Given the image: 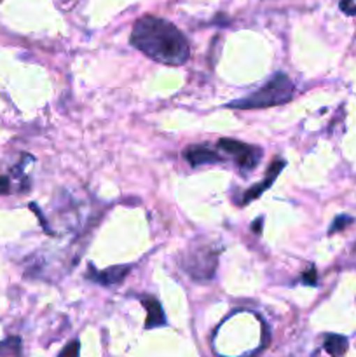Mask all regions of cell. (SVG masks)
Listing matches in <instances>:
<instances>
[{
    "label": "cell",
    "mask_w": 356,
    "mask_h": 357,
    "mask_svg": "<svg viewBox=\"0 0 356 357\" xmlns=\"http://www.w3.org/2000/svg\"><path fill=\"white\" fill-rule=\"evenodd\" d=\"M129 42L133 47L161 65H184L191 56L185 35L163 17H140L133 26Z\"/></svg>",
    "instance_id": "1"
},
{
    "label": "cell",
    "mask_w": 356,
    "mask_h": 357,
    "mask_svg": "<svg viewBox=\"0 0 356 357\" xmlns=\"http://www.w3.org/2000/svg\"><path fill=\"white\" fill-rule=\"evenodd\" d=\"M293 94V82L285 73H276L272 75L260 89L251 93L250 96L243 100L230 101L227 107L239 108V110H255V108H269L285 105L292 100Z\"/></svg>",
    "instance_id": "2"
},
{
    "label": "cell",
    "mask_w": 356,
    "mask_h": 357,
    "mask_svg": "<svg viewBox=\"0 0 356 357\" xmlns=\"http://www.w3.org/2000/svg\"><path fill=\"white\" fill-rule=\"evenodd\" d=\"M216 146H218L220 152L234 159L236 167L243 174H250L251 171L257 169V166L262 160V155H264L262 149H258V146L248 145V143L232 138H220Z\"/></svg>",
    "instance_id": "3"
},
{
    "label": "cell",
    "mask_w": 356,
    "mask_h": 357,
    "mask_svg": "<svg viewBox=\"0 0 356 357\" xmlns=\"http://www.w3.org/2000/svg\"><path fill=\"white\" fill-rule=\"evenodd\" d=\"M216 258H218V250L213 246L192 248L185 257L181 267L188 272L195 281H209L216 271Z\"/></svg>",
    "instance_id": "4"
},
{
    "label": "cell",
    "mask_w": 356,
    "mask_h": 357,
    "mask_svg": "<svg viewBox=\"0 0 356 357\" xmlns=\"http://www.w3.org/2000/svg\"><path fill=\"white\" fill-rule=\"evenodd\" d=\"M28 159V155L23 157L20 164L13 167L9 173H0V194H10V192H23L28 190V176L24 174V160Z\"/></svg>",
    "instance_id": "5"
},
{
    "label": "cell",
    "mask_w": 356,
    "mask_h": 357,
    "mask_svg": "<svg viewBox=\"0 0 356 357\" xmlns=\"http://www.w3.org/2000/svg\"><path fill=\"white\" fill-rule=\"evenodd\" d=\"M131 267L129 265H112V267L105 268V271H96L93 268V265L87 267V279L96 284L101 286H114L119 284L121 281H124L126 275L129 274Z\"/></svg>",
    "instance_id": "6"
},
{
    "label": "cell",
    "mask_w": 356,
    "mask_h": 357,
    "mask_svg": "<svg viewBox=\"0 0 356 357\" xmlns=\"http://www.w3.org/2000/svg\"><path fill=\"white\" fill-rule=\"evenodd\" d=\"M285 164L286 162L283 159L272 160L271 166H269V169H267V174H265V180L260 181V183L253 185V187H251V188H248V190L244 192L243 201H241V204H248V202H251V201H255V199L260 197V195L264 194L265 190H269V188L272 187V183H274V181H276V178H278L279 173H281V171H283Z\"/></svg>",
    "instance_id": "7"
},
{
    "label": "cell",
    "mask_w": 356,
    "mask_h": 357,
    "mask_svg": "<svg viewBox=\"0 0 356 357\" xmlns=\"http://www.w3.org/2000/svg\"><path fill=\"white\" fill-rule=\"evenodd\" d=\"M184 157L192 167L209 166V164H218V162H223V160H225L218 152H215V150L209 149V146H206V145L187 146L184 152Z\"/></svg>",
    "instance_id": "8"
},
{
    "label": "cell",
    "mask_w": 356,
    "mask_h": 357,
    "mask_svg": "<svg viewBox=\"0 0 356 357\" xmlns=\"http://www.w3.org/2000/svg\"><path fill=\"white\" fill-rule=\"evenodd\" d=\"M142 303L147 310V321H145L147 330H154V328L166 326L168 324L166 314H164L163 305H161L156 298H152V296H147V298H142Z\"/></svg>",
    "instance_id": "9"
},
{
    "label": "cell",
    "mask_w": 356,
    "mask_h": 357,
    "mask_svg": "<svg viewBox=\"0 0 356 357\" xmlns=\"http://www.w3.org/2000/svg\"><path fill=\"white\" fill-rule=\"evenodd\" d=\"M348 338L342 337V335H328L325 338L323 347L332 357H342L348 352Z\"/></svg>",
    "instance_id": "10"
},
{
    "label": "cell",
    "mask_w": 356,
    "mask_h": 357,
    "mask_svg": "<svg viewBox=\"0 0 356 357\" xmlns=\"http://www.w3.org/2000/svg\"><path fill=\"white\" fill-rule=\"evenodd\" d=\"M21 351L20 338H7L0 342V357H17Z\"/></svg>",
    "instance_id": "11"
},
{
    "label": "cell",
    "mask_w": 356,
    "mask_h": 357,
    "mask_svg": "<svg viewBox=\"0 0 356 357\" xmlns=\"http://www.w3.org/2000/svg\"><path fill=\"white\" fill-rule=\"evenodd\" d=\"M353 223V218L351 216H348V215H341V216H337V218L334 220V223H332V227H330V230H328V234H335V232H339V230H342L344 229V227H348V225H351Z\"/></svg>",
    "instance_id": "12"
},
{
    "label": "cell",
    "mask_w": 356,
    "mask_h": 357,
    "mask_svg": "<svg viewBox=\"0 0 356 357\" xmlns=\"http://www.w3.org/2000/svg\"><path fill=\"white\" fill-rule=\"evenodd\" d=\"M80 344L77 340H72L70 344H66V347L59 352L58 357H79Z\"/></svg>",
    "instance_id": "13"
},
{
    "label": "cell",
    "mask_w": 356,
    "mask_h": 357,
    "mask_svg": "<svg viewBox=\"0 0 356 357\" xmlns=\"http://www.w3.org/2000/svg\"><path fill=\"white\" fill-rule=\"evenodd\" d=\"M300 281H302L304 284H307V286H316V284H318L316 268H314L313 265H311L309 271L304 272V274H302V279H300Z\"/></svg>",
    "instance_id": "14"
},
{
    "label": "cell",
    "mask_w": 356,
    "mask_h": 357,
    "mask_svg": "<svg viewBox=\"0 0 356 357\" xmlns=\"http://www.w3.org/2000/svg\"><path fill=\"white\" fill-rule=\"evenodd\" d=\"M341 10L342 13L355 16L356 14V0H341Z\"/></svg>",
    "instance_id": "15"
}]
</instances>
